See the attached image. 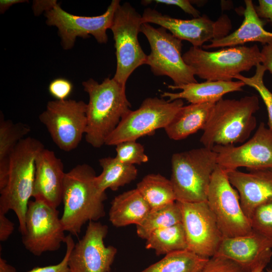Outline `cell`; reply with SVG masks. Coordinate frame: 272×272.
Wrapping results in <instances>:
<instances>
[{"label": "cell", "instance_id": "ee69618b", "mask_svg": "<svg viewBox=\"0 0 272 272\" xmlns=\"http://www.w3.org/2000/svg\"><path fill=\"white\" fill-rule=\"evenodd\" d=\"M0 272H17L16 268L9 264L7 261L0 257Z\"/></svg>", "mask_w": 272, "mask_h": 272}, {"label": "cell", "instance_id": "e0dca14e", "mask_svg": "<svg viewBox=\"0 0 272 272\" xmlns=\"http://www.w3.org/2000/svg\"><path fill=\"white\" fill-rule=\"evenodd\" d=\"M108 227L90 221L83 237L75 243L69 258L70 272H110L117 249L106 246L104 240Z\"/></svg>", "mask_w": 272, "mask_h": 272}, {"label": "cell", "instance_id": "4316f807", "mask_svg": "<svg viewBox=\"0 0 272 272\" xmlns=\"http://www.w3.org/2000/svg\"><path fill=\"white\" fill-rule=\"evenodd\" d=\"M147 201L151 210H155L176 201L170 180L159 174L146 175L135 188Z\"/></svg>", "mask_w": 272, "mask_h": 272}, {"label": "cell", "instance_id": "836d02e7", "mask_svg": "<svg viewBox=\"0 0 272 272\" xmlns=\"http://www.w3.org/2000/svg\"><path fill=\"white\" fill-rule=\"evenodd\" d=\"M235 261L217 256L210 257L199 272H250Z\"/></svg>", "mask_w": 272, "mask_h": 272}, {"label": "cell", "instance_id": "cb8c5ba5", "mask_svg": "<svg viewBox=\"0 0 272 272\" xmlns=\"http://www.w3.org/2000/svg\"><path fill=\"white\" fill-rule=\"evenodd\" d=\"M215 104H190L182 106L164 128L168 137L173 140H181L203 130Z\"/></svg>", "mask_w": 272, "mask_h": 272}, {"label": "cell", "instance_id": "7a4b0ae2", "mask_svg": "<svg viewBox=\"0 0 272 272\" xmlns=\"http://www.w3.org/2000/svg\"><path fill=\"white\" fill-rule=\"evenodd\" d=\"M96 176L87 164H78L65 173L61 220L65 231L71 235L77 236L87 222L97 221L105 215L104 202L107 196L97 187Z\"/></svg>", "mask_w": 272, "mask_h": 272}, {"label": "cell", "instance_id": "5b68a950", "mask_svg": "<svg viewBox=\"0 0 272 272\" xmlns=\"http://www.w3.org/2000/svg\"><path fill=\"white\" fill-rule=\"evenodd\" d=\"M194 76L211 81H231L234 76L261 63L257 45H240L210 51L191 47L182 54Z\"/></svg>", "mask_w": 272, "mask_h": 272}, {"label": "cell", "instance_id": "d6a6232c", "mask_svg": "<svg viewBox=\"0 0 272 272\" xmlns=\"http://www.w3.org/2000/svg\"><path fill=\"white\" fill-rule=\"evenodd\" d=\"M250 221L253 230L272 239V200L256 207Z\"/></svg>", "mask_w": 272, "mask_h": 272}, {"label": "cell", "instance_id": "d4e9b609", "mask_svg": "<svg viewBox=\"0 0 272 272\" xmlns=\"http://www.w3.org/2000/svg\"><path fill=\"white\" fill-rule=\"evenodd\" d=\"M30 126L22 122L14 123L0 115V190L8 182L10 157L18 143L30 132Z\"/></svg>", "mask_w": 272, "mask_h": 272}, {"label": "cell", "instance_id": "f546056e", "mask_svg": "<svg viewBox=\"0 0 272 272\" xmlns=\"http://www.w3.org/2000/svg\"><path fill=\"white\" fill-rule=\"evenodd\" d=\"M182 223V214L176 201L160 209L151 211L145 219L137 226V233L147 239L156 230Z\"/></svg>", "mask_w": 272, "mask_h": 272}, {"label": "cell", "instance_id": "4dcf8cb0", "mask_svg": "<svg viewBox=\"0 0 272 272\" xmlns=\"http://www.w3.org/2000/svg\"><path fill=\"white\" fill-rule=\"evenodd\" d=\"M255 67V72L253 76L247 77L239 74L234 76V79L243 82L245 85L254 88L259 93L266 107L268 128L272 131V92L265 86L263 81L266 70L261 63L258 64Z\"/></svg>", "mask_w": 272, "mask_h": 272}, {"label": "cell", "instance_id": "9a60e30c", "mask_svg": "<svg viewBox=\"0 0 272 272\" xmlns=\"http://www.w3.org/2000/svg\"><path fill=\"white\" fill-rule=\"evenodd\" d=\"M176 201L181 211L187 249L204 257L214 256L223 237L207 201Z\"/></svg>", "mask_w": 272, "mask_h": 272}, {"label": "cell", "instance_id": "b9f144b4", "mask_svg": "<svg viewBox=\"0 0 272 272\" xmlns=\"http://www.w3.org/2000/svg\"><path fill=\"white\" fill-rule=\"evenodd\" d=\"M272 256V249L267 250L259 260L250 272H262L267 264L270 262Z\"/></svg>", "mask_w": 272, "mask_h": 272}, {"label": "cell", "instance_id": "7c38bea8", "mask_svg": "<svg viewBox=\"0 0 272 272\" xmlns=\"http://www.w3.org/2000/svg\"><path fill=\"white\" fill-rule=\"evenodd\" d=\"M119 4L120 1L112 0L103 14L89 17L69 13L57 3L44 13L46 23L57 28L61 45L65 50L74 47L77 37L88 38L91 35L98 43H106V31L110 28L115 10Z\"/></svg>", "mask_w": 272, "mask_h": 272}, {"label": "cell", "instance_id": "ab89813d", "mask_svg": "<svg viewBox=\"0 0 272 272\" xmlns=\"http://www.w3.org/2000/svg\"><path fill=\"white\" fill-rule=\"evenodd\" d=\"M261 64L272 75V40L263 45L260 50Z\"/></svg>", "mask_w": 272, "mask_h": 272}, {"label": "cell", "instance_id": "3957f363", "mask_svg": "<svg viewBox=\"0 0 272 272\" xmlns=\"http://www.w3.org/2000/svg\"><path fill=\"white\" fill-rule=\"evenodd\" d=\"M259 109L258 97L255 95L239 99H221L214 104L200 142L210 149L217 145L244 143L256 127L254 114Z\"/></svg>", "mask_w": 272, "mask_h": 272}, {"label": "cell", "instance_id": "4fadbf2b", "mask_svg": "<svg viewBox=\"0 0 272 272\" xmlns=\"http://www.w3.org/2000/svg\"><path fill=\"white\" fill-rule=\"evenodd\" d=\"M22 243L34 255L56 251L64 243L65 230L58 211L43 200L34 199L29 201Z\"/></svg>", "mask_w": 272, "mask_h": 272}, {"label": "cell", "instance_id": "7bdbcfd3", "mask_svg": "<svg viewBox=\"0 0 272 272\" xmlns=\"http://www.w3.org/2000/svg\"><path fill=\"white\" fill-rule=\"evenodd\" d=\"M28 2L25 0H1L0 1V12L4 13L8 9L14 5L25 3Z\"/></svg>", "mask_w": 272, "mask_h": 272}, {"label": "cell", "instance_id": "9c48e42d", "mask_svg": "<svg viewBox=\"0 0 272 272\" xmlns=\"http://www.w3.org/2000/svg\"><path fill=\"white\" fill-rule=\"evenodd\" d=\"M141 32L147 37L151 48L146 64L155 75L169 77L175 86L197 82L183 59L181 40L165 28H156L148 23L142 24Z\"/></svg>", "mask_w": 272, "mask_h": 272}, {"label": "cell", "instance_id": "60d3db41", "mask_svg": "<svg viewBox=\"0 0 272 272\" xmlns=\"http://www.w3.org/2000/svg\"><path fill=\"white\" fill-rule=\"evenodd\" d=\"M57 1H34L33 2L32 9L35 15H39L42 12L49 10L56 4Z\"/></svg>", "mask_w": 272, "mask_h": 272}, {"label": "cell", "instance_id": "83f0119b", "mask_svg": "<svg viewBox=\"0 0 272 272\" xmlns=\"http://www.w3.org/2000/svg\"><path fill=\"white\" fill-rule=\"evenodd\" d=\"M209 258L187 249L180 250L166 254L140 272H199Z\"/></svg>", "mask_w": 272, "mask_h": 272}, {"label": "cell", "instance_id": "44dd1931", "mask_svg": "<svg viewBox=\"0 0 272 272\" xmlns=\"http://www.w3.org/2000/svg\"><path fill=\"white\" fill-rule=\"evenodd\" d=\"M245 84L241 81H206L201 83H193L183 84L178 86L173 85L168 88L174 90L180 89L177 93L164 92L162 98H168L169 101L177 99H185L190 104L205 103H216L223 98L227 93L242 91Z\"/></svg>", "mask_w": 272, "mask_h": 272}, {"label": "cell", "instance_id": "6da1fadb", "mask_svg": "<svg viewBox=\"0 0 272 272\" xmlns=\"http://www.w3.org/2000/svg\"><path fill=\"white\" fill-rule=\"evenodd\" d=\"M82 84L89 97L85 140L93 147L99 148L105 145L131 105L126 96L125 86L113 78H105L101 83L90 78Z\"/></svg>", "mask_w": 272, "mask_h": 272}, {"label": "cell", "instance_id": "8992f818", "mask_svg": "<svg viewBox=\"0 0 272 272\" xmlns=\"http://www.w3.org/2000/svg\"><path fill=\"white\" fill-rule=\"evenodd\" d=\"M217 166V153L205 147L174 154L170 180L176 201H207L212 174Z\"/></svg>", "mask_w": 272, "mask_h": 272}, {"label": "cell", "instance_id": "30bf717a", "mask_svg": "<svg viewBox=\"0 0 272 272\" xmlns=\"http://www.w3.org/2000/svg\"><path fill=\"white\" fill-rule=\"evenodd\" d=\"M207 201L223 238L252 232L250 221L241 208L237 190L230 182L227 171L218 165L212 174Z\"/></svg>", "mask_w": 272, "mask_h": 272}, {"label": "cell", "instance_id": "f6af8a7d", "mask_svg": "<svg viewBox=\"0 0 272 272\" xmlns=\"http://www.w3.org/2000/svg\"><path fill=\"white\" fill-rule=\"evenodd\" d=\"M266 270L267 272H272V266L271 268H267ZM262 272H264V271H262Z\"/></svg>", "mask_w": 272, "mask_h": 272}, {"label": "cell", "instance_id": "f1b7e54d", "mask_svg": "<svg viewBox=\"0 0 272 272\" xmlns=\"http://www.w3.org/2000/svg\"><path fill=\"white\" fill-rule=\"evenodd\" d=\"M145 246L148 249L154 250L157 255L187 249L182 223L155 231L146 239Z\"/></svg>", "mask_w": 272, "mask_h": 272}, {"label": "cell", "instance_id": "7dc6e473", "mask_svg": "<svg viewBox=\"0 0 272 272\" xmlns=\"http://www.w3.org/2000/svg\"><path fill=\"white\" fill-rule=\"evenodd\" d=\"M110 272H113V271H110Z\"/></svg>", "mask_w": 272, "mask_h": 272}, {"label": "cell", "instance_id": "8fae6325", "mask_svg": "<svg viewBox=\"0 0 272 272\" xmlns=\"http://www.w3.org/2000/svg\"><path fill=\"white\" fill-rule=\"evenodd\" d=\"M87 105L84 101L73 99L49 101L39 115L55 144L70 152L76 148L85 134Z\"/></svg>", "mask_w": 272, "mask_h": 272}, {"label": "cell", "instance_id": "ac0fdd59", "mask_svg": "<svg viewBox=\"0 0 272 272\" xmlns=\"http://www.w3.org/2000/svg\"><path fill=\"white\" fill-rule=\"evenodd\" d=\"M65 173L63 164L55 153L45 148L37 154L32 197L57 208L62 202Z\"/></svg>", "mask_w": 272, "mask_h": 272}, {"label": "cell", "instance_id": "d590c367", "mask_svg": "<svg viewBox=\"0 0 272 272\" xmlns=\"http://www.w3.org/2000/svg\"><path fill=\"white\" fill-rule=\"evenodd\" d=\"M73 85L67 79L58 78L52 80L48 86L50 94L56 100L67 99L72 92Z\"/></svg>", "mask_w": 272, "mask_h": 272}, {"label": "cell", "instance_id": "5bb4252c", "mask_svg": "<svg viewBox=\"0 0 272 272\" xmlns=\"http://www.w3.org/2000/svg\"><path fill=\"white\" fill-rule=\"evenodd\" d=\"M142 16L143 24L158 25L181 41H188L193 47H201L207 41L223 38L229 34L232 28L231 20L226 14L221 15L215 21L211 20L206 15L183 20L149 8L144 10Z\"/></svg>", "mask_w": 272, "mask_h": 272}, {"label": "cell", "instance_id": "ba28073f", "mask_svg": "<svg viewBox=\"0 0 272 272\" xmlns=\"http://www.w3.org/2000/svg\"><path fill=\"white\" fill-rule=\"evenodd\" d=\"M183 104L182 99L169 101L156 97L145 99L138 109L130 110L122 118L105 145L116 146L122 142L136 141L152 135L158 129L165 128Z\"/></svg>", "mask_w": 272, "mask_h": 272}, {"label": "cell", "instance_id": "7402d4cb", "mask_svg": "<svg viewBox=\"0 0 272 272\" xmlns=\"http://www.w3.org/2000/svg\"><path fill=\"white\" fill-rule=\"evenodd\" d=\"M244 2V18L239 28L223 38L211 41L209 44L203 45V49L234 47L250 42H258L265 45L272 40V32L264 28V22L258 16L252 1Z\"/></svg>", "mask_w": 272, "mask_h": 272}, {"label": "cell", "instance_id": "277c9868", "mask_svg": "<svg viewBox=\"0 0 272 272\" xmlns=\"http://www.w3.org/2000/svg\"><path fill=\"white\" fill-rule=\"evenodd\" d=\"M44 148L38 140L27 137L20 141L10 157L9 174L6 186L0 190V212L15 213L19 231L26 233L25 219L30 198L33 196L35 160Z\"/></svg>", "mask_w": 272, "mask_h": 272}, {"label": "cell", "instance_id": "8d00e7d4", "mask_svg": "<svg viewBox=\"0 0 272 272\" xmlns=\"http://www.w3.org/2000/svg\"><path fill=\"white\" fill-rule=\"evenodd\" d=\"M154 2L157 4H162L167 5L177 6L182 10L185 13L191 15L193 18L200 17L199 12L191 4L190 1L188 0H153L142 1L143 4H149Z\"/></svg>", "mask_w": 272, "mask_h": 272}, {"label": "cell", "instance_id": "52a82bcc", "mask_svg": "<svg viewBox=\"0 0 272 272\" xmlns=\"http://www.w3.org/2000/svg\"><path fill=\"white\" fill-rule=\"evenodd\" d=\"M142 24V16L128 3L119 5L110 29L115 42L117 62L113 78L123 86L137 67L146 63L147 55L138 40Z\"/></svg>", "mask_w": 272, "mask_h": 272}, {"label": "cell", "instance_id": "74e56055", "mask_svg": "<svg viewBox=\"0 0 272 272\" xmlns=\"http://www.w3.org/2000/svg\"><path fill=\"white\" fill-rule=\"evenodd\" d=\"M14 229V224L6 216L5 214L0 212V241L4 242L7 240Z\"/></svg>", "mask_w": 272, "mask_h": 272}, {"label": "cell", "instance_id": "603a6c76", "mask_svg": "<svg viewBox=\"0 0 272 272\" xmlns=\"http://www.w3.org/2000/svg\"><path fill=\"white\" fill-rule=\"evenodd\" d=\"M151 208L136 189L115 196L111 203L109 219L115 227L140 225L151 211Z\"/></svg>", "mask_w": 272, "mask_h": 272}, {"label": "cell", "instance_id": "bcb514c9", "mask_svg": "<svg viewBox=\"0 0 272 272\" xmlns=\"http://www.w3.org/2000/svg\"><path fill=\"white\" fill-rule=\"evenodd\" d=\"M269 169H271V170H272V168H269Z\"/></svg>", "mask_w": 272, "mask_h": 272}, {"label": "cell", "instance_id": "e575fe53", "mask_svg": "<svg viewBox=\"0 0 272 272\" xmlns=\"http://www.w3.org/2000/svg\"><path fill=\"white\" fill-rule=\"evenodd\" d=\"M64 243L66 245V251L63 259L60 262L54 265L36 266L27 272H70L69 258L70 253L75 244L71 234H69L66 236Z\"/></svg>", "mask_w": 272, "mask_h": 272}, {"label": "cell", "instance_id": "f35d334b", "mask_svg": "<svg viewBox=\"0 0 272 272\" xmlns=\"http://www.w3.org/2000/svg\"><path fill=\"white\" fill-rule=\"evenodd\" d=\"M255 8L259 18L272 24V0H259Z\"/></svg>", "mask_w": 272, "mask_h": 272}, {"label": "cell", "instance_id": "2e32d148", "mask_svg": "<svg viewBox=\"0 0 272 272\" xmlns=\"http://www.w3.org/2000/svg\"><path fill=\"white\" fill-rule=\"evenodd\" d=\"M217 164L226 171L245 167L248 170L272 168V131L261 122L253 136L240 146H214Z\"/></svg>", "mask_w": 272, "mask_h": 272}, {"label": "cell", "instance_id": "d6986e66", "mask_svg": "<svg viewBox=\"0 0 272 272\" xmlns=\"http://www.w3.org/2000/svg\"><path fill=\"white\" fill-rule=\"evenodd\" d=\"M249 171L246 173L237 169L227 172L230 182L239 193L241 208L250 220L256 207L272 200V170Z\"/></svg>", "mask_w": 272, "mask_h": 272}, {"label": "cell", "instance_id": "ffe728a7", "mask_svg": "<svg viewBox=\"0 0 272 272\" xmlns=\"http://www.w3.org/2000/svg\"><path fill=\"white\" fill-rule=\"evenodd\" d=\"M269 249L272 239L253 230L247 235L223 238L214 256L229 259L251 270Z\"/></svg>", "mask_w": 272, "mask_h": 272}, {"label": "cell", "instance_id": "1f68e13d", "mask_svg": "<svg viewBox=\"0 0 272 272\" xmlns=\"http://www.w3.org/2000/svg\"><path fill=\"white\" fill-rule=\"evenodd\" d=\"M115 158L122 163L134 165L148 161L144 146L136 141H127L116 145Z\"/></svg>", "mask_w": 272, "mask_h": 272}, {"label": "cell", "instance_id": "484cf974", "mask_svg": "<svg viewBox=\"0 0 272 272\" xmlns=\"http://www.w3.org/2000/svg\"><path fill=\"white\" fill-rule=\"evenodd\" d=\"M99 163L102 171L96 176L95 184L101 192L108 188L117 190L137 178L138 170L134 165L122 163L115 157L103 158L99 160Z\"/></svg>", "mask_w": 272, "mask_h": 272}]
</instances>
